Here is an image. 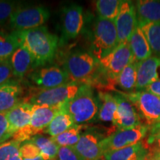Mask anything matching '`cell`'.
Wrapping results in <instances>:
<instances>
[{"label":"cell","mask_w":160,"mask_h":160,"mask_svg":"<svg viewBox=\"0 0 160 160\" xmlns=\"http://www.w3.org/2000/svg\"><path fill=\"white\" fill-rule=\"evenodd\" d=\"M32 108V104L22 102L6 113L12 137L16 132L28 125L31 122Z\"/></svg>","instance_id":"cell-18"},{"label":"cell","mask_w":160,"mask_h":160,"mask_svg":"<svg viewBox=\"0 0 160 160\" xmlns=\"http://www.w3.org/2000/svg\"><path fill=\"white\" fill-rule=\"evenodd\" d=\"M144 91L149 92L152 94H154L160 97V79L149 85Z\"/></svg>","instance_id":"cell-38"},{"label":"cell","mask_w":160,"mask_h":160,"mask_svg":"<svg viewBox=\"0 0 160 160\" xmlns=\"http://www.w3.org/2000/svg\"><path fill=\"white\" fill-rule=\"evenodd\" d=\"M137 23L142 26L147 23L160 22V1L139 0L135 3Z\"/></svg>","instance_id":"cell-19"},{"label":"cell","mask_w":160,"mask_h":160,"mask_svg":"<svg viewBox=\"0 0 160 160\" xmlns=\"http://www.w3.org/2000/svg\"><path fill=\"white\" fill-rule=\"evenodd\" d=\"M28 79L39 89H51L71 82L67 72L57 65L33 70L29 73Z\"/></svg>","instance_id":"cell-10"},{"label":"cell","mask_w":160,"mask_h":160,"mask_svg":"<svg viewBox=\"0 0 160 160\" xmlns=\"http://www.w3.org/2000/svg\"><path fill=\"white\" fill-rule=\"evenodd\" d=\"M99 99L93 87L82 84L77 94L66 105V109L73 118L75 125H83L98 119Z\"/></svg>","instance_id":"cell-2"},{"label":"cell","mask_w":160,"mask_h":160,"mask_svg":"<svg viewBox=\"0 0 160 160\" xmlns=\"http://www.w3.org/2000/svg\"><path fill=\"white\" fill-rule=\"evenodd\" d=\"M23 160H43V159H42L41 157H39L36 158V159H23Z\"/></svg>","instance_id":"cell-41"},{"label":"cell","mask_w":160,"mask_h":160,"mask_svg":"<svg viewBox=\"0 0 160 160\" xmlns=\"http://www.w3.org/2000/svg\"><path fill=\"white\" fill-rule=\"evenodd\" d=\"M115 96L117 101V108L113 117V125L118 130H126L134 128L143 124L131 102L121 93Z\"/></svg>","instance_id":"cell-12"},{"label":"cell","mask_w":160,"mask_h":160,"mask_svg":"<svg viewBox=\"0 0 160 160\" xmlns=\"http://www.w3.org/2000/svg\"><path fill=\"white\" fill-rule=\"evenodd\" d=\"M84 127L83 125H74L64 133L51 138L59 147H74L79 142Z\"/></svg>","instance_id":"cell-30"},{"label":"cell","mask_w":160,"mask_h":160,"mask_svg":"<svg viewBox=\"0 0 160 160\" xmlns=\"http://www.w3.org/2000/svg\"><path fill=\"white\" fill-rule=\"evenodd\" d=\"M74 125L73 118L67 111L65 106V108H63L55 116L50 125L45 129V132L51 137H54L68 131Z\"/></svg>","instance_id":"cell-24"},{"label":"cell","mask_w":160,"mask_h":160,"mask_svg":"<svg viewBox=\"0 0 160 160\" xmlns=\"http://www.w3.org/2000/svg\"><path fill=\"white\" fill-rule=\"evenodd\" d=\"M122 2L121 0H98L96 2V9L99 17L115 21Z\"/></svg>","instance_id":"cell-28"},{"label":"cell","mask_w":160,"mask_h":160,"mask_svg":"<svg viewBox=\"0 0 160 160\" xmlns=\"http://www.w3.org/2000/svg\"><path fill=\"white\" fill-rule=\"evenodd\" d=\"M105 139L93 130L82 133L74 148L83 160H96L103 157L101 142Z\"/></svg>","instance_id":"cell-14"},{"label":"cell","mask_w":160,"mask_h":160,"mask_svg":"<svg viewBox=\"0 0 160 160\" xmlns=\"http://www.w3.org/2000/svg\"><path fill=\"white\" fill-rule=\"evenodd\" d=\"M99 67V61L91 52L77 51L66 57L64 70L70 82L88 85Z\"/></svg>","instance_id":"cell-3"},{"label":"cell","mask_w":160,"mask_h":160,"mask_svg":"<svg viewBox=\"0 0 160 160\" xmlns=\"http://www.w3.org/2000/svg\"><path fill=\"white\" fill-rule=\"evenodd\" d=\"M39 149L40 157L43 160H53L57 157L59 146L52 139L42 135H37L30 140Z\"/></svg>","instance_id":"cell-26"},{"label":"cell","mask_w":160,"mask_h":160,"mask_svg":"<svg viewBox=\"0 0 160 160\" xmlns=\"http://www.w3.org/2000/svg\"><path fill=\"white\" fill-rule=\"evenodd\" d=\"M160 59L151 57L148 59L137 62V82L135 91H144L151 83L159 79L158 68Z\"/></svg>","instance_id":"cell-17"},{"label":"cell","mask_w":160,"mask_h":160,"mask_svg":"<svg viewBox=\"0 0 160 160\" xmlns=\"http://www.w3.org/2000/svg\"><path fill=\"white\" fill-rule=\"evenodd\" d=\"M149 152L142 142L125 148L106 153V160H147Z\"/></svg>","instance_id":"cell-22"},{"label":"cell","mask_w":160,"mask_h":160,"mask_svg":"<svg viewBox=\"0 0 160 160\" xmlns=\"http://www.w3.org/2000/svg\"><path fill=\"white\" fill-rule=\"evenodd\" d=\"M53 160H83L74 147H59L57 156Z\"/></svg>","instance_id":"cell-35"},{"label":"cell","mask_w":160,"mask_h":160,"mask_svg":"<svg viewBox=\"0 0 160 160\" xmlns=\"http://www.w3.org/2000/svg\"><path fill=\"white\" fill-rule=\"evenodd\" d=\"M19 46L20 43L15 31L11 33L0 31V62L9 60Z\"/></svg>","instance_id":"cell-27"},{"label":"cell","mask_w":160,"mask_h":160,"mask_svg":"<svg viewBox=\"0 0 160 160\" xmlns=\"http://www.w3.org/2000/svg\"><path fill=\"white\" fill-rule=\"evenodd\" d=\"M142 142L149 152V156L160 153V123L151 126L149 132Z\"/></svg>","instance_id":"cell-31"},{"label":"cell","mask_w":160,"mask_h":160,"mask_svg":"<svg viewBox=\"0 0 160 160\" xmlns=\"http://www.w3.org/2000/svg\"><path fill=\"white\" fill-rule=\"evenodd\" d=\"M8 160H23V159L22 158V157L20 156V154H18L17 156H15V157H12L11 159H10Z\"/></svg>","instance_id":"cell-40"},{"label":"cell","mask_w":160,"mask_h":160,"mask_svg":"<svg viewBox=\"0 0 160 160\" xmlns=\"http://www.w3.org/2000/svg\"><path fill=\"white\" fill-rule=\"evenodd\" d=\"M19 8V4L14 1L0 0V25L11 19L13 13Z\"/></svg>","instance_id":"cell-33"},{"label":"cell","mask_w":160,"mask_h":160,"mask_svg":"<svg viewBox=\"0 0 160 160\" xmlns=\"http://www.w3.org/2000/svg\"><path fill=\"white\" fill-rule=\"evenodd\" d=\"M67 103L59 106L33 105L31 122L28 125L33 135H39L45 131L55 116L65 108Z\"/></svg>","instance_id":"cell-15"},{"label":"cell","mask_w":160,"mask_h":160,"mask_svg":"<svg viewBox=\"0 0 160 160\" xmlns=\"http://www.w3.org/2000/svg\"><path fill=\"white\" fill-rule=\"evenodd\" d=\"M147 160H160V157L157 154H155L153 156H148Z\"/></svg>","instance_id":"cell-39"},{"label":"cell","mask_w":160,"mask_h":160,"mask_svg":"<svg viewBox=\"0 0 160 160\" xmlns=\"http://www.w3.org/2000/svg\"><path fill=\"white\" fill-rule=\"evenodd\" d=\"M10 62L13 69V76L19 79L27 74L30 69L35 68L33 57L22 45H20L12 54L10 58Z\"/></svg>","instance_id":"cell-21"},{"label":"cell","mask_w":160,"mask_h":160,"mask_svg":"<svg viewBox=\"0 0 160 160\" xmlns=\"http://www.w3.org/2000/svg\"><path fill=\"white\" fill-rule=\"evenodd\" d=\"M99 111L98 119L105 122H113L114 113L117 108V101L115 95L108 92H99Z\"/></svg>","instance_id":"cell-23"},{"label":"cell","mask_w":160,"mask_h":160,"mask_svg":"<svg viewBox=\"0 0 160 160\" xmlns=\"http://www.w3.org/2000/svg\"><path fill=\"white\" fill-rule=\"evenodd\" d=\"M13 76V69L10 59L0 62V85L10 81Z\"/></svg>","instance_id":"cell-36"},{"label":"cell","mask_w":160,"mask_h":160,"mask_svg":"<svg viewBox=\"0 0 160 160\" xmlns=\"http://www.w3.org/2000/svg\"><path fill=\"white\" fill-rule=\"evenodd\" d=\"M84 25L82 8L77 4L66 6L62 13V39H75L81 33Z\"/></svg>","instance_id":"cell-13"},{"label":"cell","mask_w":160,"mask_h":160,"mask_svg":"<svg viewBox=\"0 0 160 160\" xmlns=\"http://www.w3.org/2000/svg\"><path fill=\"white\" fill-rule=\"evenodd\" d=\"M114 23L117 31L119 45L128 42L138 24L135 3L128 0L122 2L119 14Z\"/></svg>","instance_id":"cell-11"},{"label":"cell","mask_w":160,"mask_h":160,"mask_svg":"<svg viewBox=\"0 0 160 160\" xmlns=\"http://www.w3.org/2000/svg\"><path fill=\"white\" fill-rule=\"evenodd\" d=\"M137 82V62H133L126 66L116 80L117 85L127 93L134 92Z\"/></svg>","instance_id":"cell-25"},{"label":"cell","mask_w":160,"mask_h":160,"mask_svg":"<svg viewBox=\"0 0 160 160\" xmlns=\"http://www.w3.org/2000/svg\"><path fill=\"white\" fill-rule=\"evenodd\" d=\"M120 93L134 105L143 124L151 127L160 123V97L146 91Z\"/></svg>","instance_id":"cell-6"},{"label":"cell","mask_w":160,"mask_h":160,"mask_svg":"<svg viewBox=\"0 0 160 160\" xmlns=\"http://www.w3.org/2000/svg\"><path fill=\"white\" fill-rule=\"evenodd\" d=\"M140 27L148 41L152 53L160 59V22L147 23Z\"/></svg>","instance_id":"cell-29"},{"label":"cell","mask_w":160,"mask_h":160,"mask_svg":"<svg viewBox=\"0 0 160 160\" xmlns=\"http://www.w3.org/2000/svg\"><path fill=\"white\" fill-rule=\"evenodd\" d=\"M133 62H135V59L129 42L120 44L108 55L99 60L100 65L103 71L115 82L126 66Z\"/></svg>","instance_id":"cell-9"},{"label":"cell","mask_w":160,"mask_h":160,"mask_svg":"<svg viewBox=\"0 0 160 160\" xmlns=\"http://www.w3.org/2000/svg\"><path fill=\"white\" fill-rule=\"evenodd\" d=\"M49 11L42 6L19 8L10 19L11 28L15 31H25L42 26L49 19Z\"/></svg>","instance_id":"cell-8"},{"label":"cell","mask_w":160,"mask_h":160,"mask_svg":"<svg viewBox=\"0 0 160 160\" xmlns=\"http://www.w3.org/2000/svg\"><path fill=\"white\" fill-rule=\"evenodd\" d=\"M149 129L150 126L141 124L134 128L117 130L101 142L103 155L108 152L125 148L140 142L148 135Z\"/></svg>","instance_id":"cell-7"},{"label":"cell","mask_w":160,"mask_h":160,"mask_svg":"<svg viewBox=\"0 0 160 160\" xmlns=\"http://www.w3.org/2000/svg\"><path fill=\"white\" fill-rule=\"evenodd\" d=\"M96 160H106V159H105V157H102L99 158V159H96Z\"/></svg>","instance_id":"cell-42"},{"label":"cell","mask_w":160,"mask_h":160,"mask_svg":"<svg viewBox=\"0 0 160 160\" xmlns=\"http://www.w3.org/2000/svg\"><path fill=\"white\" fill-rule=\"evenodd\" d=\"M128 42L136 62H139L152 57V51L148 41L138 24Z\"/></svg>","instance_id":"cell-20"},{"label":"cell","mask_w":160,"mask_h":160,"mask_svg":"<svg viewBox=\"0 0 160 160\" xmlns=\"http://www.w3.org/2000/svg\"><path fill=\"white\" fill-rule=\"evenodd\" d=\"M157 155H159V157H160V153H158V154Z\"/></svg>","instance_id":"cell-43"},{"label":"cell","mask_w":160,"mask_h":160,"mask_svg":"<svg viewBox=\"0 0 160 160\" xmlns=\"http://www.w3.org/2000/svg\"><path fill=\"white\" fill-rule=\"evenodd\" d=\"M19 154L23 159H33L40 157V151L35 144L28 141L21 145Z\"/></svg>","instance_id":"cell-34"},{"label":"cell","mask_w":160,"mask_h":160,"mask_svg":"<svg viewBox=\"0 0 160 160\" xmlns=\"http://www.w3.org/2000/svg\"><path fill=\"white\" fill-rule=\"evenodd\" d=\"M24 90L17 80H10L0 85V113H7L22 102Z\"/></svg>","instance_id":"cell-16"},{"label":"cell","mask_w":160,"mask_h":160,"mask_svg":"<svg viewBox=\"0 0 160 160\" xmlns=\"http://www.w3.org/2000/svg\"><path fill=\"white\" fill-rule=\"evenodd\" d=\"M20 45L25 47L33 57L35 68L52 61L58 47V37L50 33L45 26L36 28L15 31Z\"/></svg>","instance_id":"cell-1"},{"label":"cell","mask_w":160,"mask_h":160,"mask_svg":"<svg viewBox=\"0 0 160 160\" xmlns=\"http://www.w3.org/2000/svg\"><path fill=\"white\" fill-rule=\"evenodd\" d=\"M11 137L12 134L10 132L6 113H0V144L5 142Z\"/></svg>","instance_id":"cell-37"},{"label":"cell","mask_w":160,"mask_h":160,"mask_svg":"<svg viewBox=\"0 0 160 160\" xmlns=\"http://www.w3.org/2000/svg\"><path fill=\"white\" fill-rule=\"evenodd\" d=\"M119 45L114 21L98 17L93 24L91 53L101 60Z\"/></svg>","instance_id":"cell-4"},{"label":"cell","mask_w":160,"mask_h":160,"mask_svg":"<svg viewBox=\"0 0 160 160\" xmlns=\"http://www.w3.org/2000/svg\"><path fill=\"white\" fill-rule=\"evenodd\" d=\"M21 143L14 139L0 144V160H8L19 154Z\"/></svg>","instance_id":"cell-32"},{"label":"cell","mask_w":160,"mask_h":160,"mask_svg":"<svg viewBox=\"0 0 160 160\" xmlns=\"http://www.w3.org/2000/svg\"><path fill=\"white\" fill-rule=\"evenodd\" d=\"M80 84L71 82L51 89H38L31 92L25 100L32 105L59 106L68 103L77 94Z\"/></svg>","instance_id":"cell-5"}]
</instances>
